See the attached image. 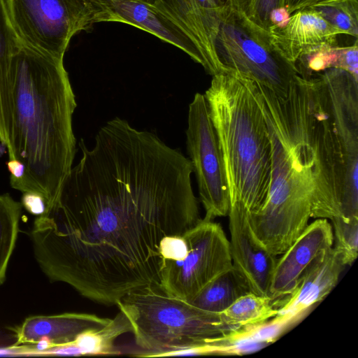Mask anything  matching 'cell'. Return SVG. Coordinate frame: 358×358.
<instances>
[{
	"instance_id": "7",
	"label": "cell",
	"mask_w": 358,
	"mask_h": 358,
	"mask_svg": "<svg viewBox=\"0 0 358 358\" xmlns=\"http://www.w3.org/2000/svg\"><path fill=\"white\" fill-rule=\"evenodd\" d=\"M215 50L226 71H237L276 92H285L298 74L296 65L271 45L267 31L229 6L220 21Z\"/></svg>"
},
{
	"instance_id": "2",
	"label": "cell",
	"mask_w": 358,
	"mask_h": 358,
	"mask_svg": "<svg viewBox=\"0 0 358 358\" xmlns=\"http://www.w3.org/2000/svg\"><path fill=\"white\" fill-rule=\"evenodd\" d=\"M64 59L24 44L11 66L9 159L24 166L22 178L11 185L36 192L46 206L56 198L76 152L72 120L77 106Z\"/></svg>"
},
{
	"instance_id": "19",
	"label": "cell",
	"mask_w": 358,
	"mask_h": 358,
	"mask_svg": "<svg viewBox=\"0 0 358 358\" xmlns=\"http://www.w3.org/2000/svg\"><path fill=\"white\" fill-rule=\"evenodd\" d=\"M23 43L9 17L5 0H0V143H8L11 125V66Z\"/></svg>"
},
{
	"instance_id": "26",
	"label": "cell",
	"mask_w": 358,
	"mask_h": 358,
	"mask_svg": "<svg viewBox=\"0 0 358 358\" xmlns=\"http://www.w3.org/2000/svg\"><path fill=\"white\" fill-rule=\"evenodd\" d=\"M283 7L282 0H257L250 20L262 29L268 31L272 13Z\"/></svg>"
},
{
	"instance_id": "3",
	"label": "cell",
	"mask_w": 358,
	"mask_h": 358,
	"mask_svg": "<svg viewBox=\"0 0 358 358\" xmlns=\"http://www.w3.org/2000/svg\"><path fill=\"white\" fill-rule=\"evenodd\" d=\"M270 139L272 168L264 206L250 215L259 241L282 255L313 218L315 152L309 77L296 75L287 89L276 92L250 79Z\"/></svg>"
},
{
	"instance_id": "24",
	"label": "cell",
	"mask_w": 358,
	"mask_h": 358,
	"mask_svg": "<svg viewBox=\"0 0 358 358\" xmlns=\"http://www.w3.org/2000/svg\"><path fill=\"white\" fill-rule=\"evenodd\" d=\"M343 34L358 37L357 0H320L308 6Z\"/></svg>"
},
{
	"instance_id": "13",
	"label": "cell",
	"mask_w": 358,
	"mask_h": 358,
	"mask_svg": "<svg viewBox=\"0 0 358 358\" xmlns=\"http://www.w3.org/2000/svg\"><path fill=\"white\" fill-rule=\"evenodd\" d=\"M154 4L177 23L196 44L210 76L226 72L215 50L225 6L220 0H156Z\"/></svg>"
},
{
	"instance_id": "6",
	"label": "cell",
	"mask_w": 358,
	"mask_h": 358,
	"mask_svg": "<svg viewBox=\"0 0 358 358\" xmlns=\"http://www.w3.org/2000/svg\"><path fill=\"white\" fill-rule=\"evenodd\" d=\"M132 326L136 344L144 354H161L202 345L231 328L224 324L220 314L199 309L189 302L150 286L128 294L117 304Z\"/></svg>"
},
{
	"instance_id": "25",
	"label": "cell",
	"mask_w": 358,
	"mask_h": 358,
	"mask_svg": "<svg viewBox=\"0 0 358 358\" xmlns=\"http://www.w3.org/2000/svg\"><path fill=\"white\" fill-rule=\"evenodd\" d=\"M334 230L335 246L345 266L352 265L358 254V218L337 216L330 219Z\"/></svg>"
},
{
	"instance_id": "22",
	"label": "cell",
	"mask_w": 358,
	"mask_h": 358,
	"mask_svg": "<svg viewBox=\"0 0 358 358\" xmlns=\"http://www.w3.org/2000/svg\"><path fill=\"white\" fill-rule=\"evenodd\" d=\"M129 332L132 333V326L124 313L120 310L106 325L81 333L73 342L80 355H119L121 352L115 342L119 336Z\"/></svg>"
},
{
	"instance_id": "21",
	"label": "cell",
	"mask_w": 358,
	"mask_h": 358,
	"mask_svg": "<svg viewBox=\"0 0 358 358\" xmlns=\"http://www.w3.org/2000/svg\"><path fill=\"white\" fill-rule=\"evenodd\" d=\"M282 301V299L249 292L220 314L221 320L231 329L261 323L278 315Z\"/></svg>"
},
{
	"instance_id": "20",
	"label": "cell",
	"mask_w": 358,
	"mask_h": 358,
	"mask_svg": "<svg viewBox=\"0 0 358 358\" xmlns=\"http://www.w3.org/2000/svg\"><path fill=\"white\" fill-rule=\"evenodd\" d=\"M249 292L245 279L233 266L210 282L187 302L203 310L220 314L238 298Z\"/></svg>"
},
{
	"instance_id": "8",
	"label": "cell",
	"mask_w": 358,
	"mask_h": 358,
	"mask_svg": "<svg viewBox=\"0 0 358 358\" xmlns=\"http://www.w3.org/2000/svg\"><path fill=\"white\" fill-rule=\"evenodd\" d=\"M11 23L24 45L64 59L72 37L100 22L96 0H5Z\"/></svg>"
},
{
	"instance_id": "5",
	"label": "cell",
	"mask_w": 358,
	"mask_h": 358,
	"mask_svg": "<svg viewBox=\"0 0 358 358\" xmlns=\"http://www.w3.org/2000/svg\"><path fill=\"white\" fill-rule=\"evenodd\" d=\"M204 96L222 153L230 206L254 214L268 196L272 157L250 78L235 71L215 75Z\"/></svg>"
},
{
	"instance_id": "23",
	"label": "cell",
	"mask_w": 358,
	"mask_h": 358,
	"mask_svg": "<svg viewBox=\"0 0 358 358\" xmlns=\"http://www.w3.org/2000/svg\"><path fill=\"white\" fill-rule=\"evenodd\" d=\"M22 208L21 202L15 201L8 193L0 194V285L6 280L17 241Z\"/></svg>"
},
{
	"instance_id": "18",
	"label": "cell",
	"mask_w": 358,
	"mask_h": 358,
	"mask_svg": "<svg viewBox=\"0 0 358 358\" xmlns=\"http://www.w3.org/2000/svg\"><path fill=\"white\" fill-rule=\"evenodd\" d=\"M294 322L282 315L265 322L241 326L212 338L201 348L203 355H243L275 342Z\"/></svg>"
},
{
	"instance_id": "30",
	"label": "cell",
	"mask_w": 358,
	"mask_h": 358,
	"mask_svg": "<svg viewBox=\"0 0 358 358\" xmlns=\"http://www.w3.org/2000/svg\"><path fill=\"white\" fill-rule=\"evenodd\" d=\"M225 6L242 13L248 18L252 15L257 0H220Z\"/></svg>"
},
{
	"instance_id": "32",
	"label": "cell",
	"mask_w": 358,
	"mask_h": 358,
	"mask_svg": "<svg viewBox=\"0 0 358 358\" xmlns=\"http://www.w3.org/2000/svg\"><path fill=\"white\" fill-rule=\"evenodd\" d=\"M282 6L287 9V12L290 15L296 10L310 6L320 0H282Z\"/></svg>"
},
{
	"instance_id": "27",
	"label": "cell",
	"mask_w": 358,
	"mask_h": 358,
	"mask_svg": "<svg viewBox=\"0 0 358 358\" xmlns=\"http://www.w3.org/2000/svg\"><path fill=\"white\" fill-rule=\"evenodd\" d=\"M159 248L164 260H182L188 251L186 241L182 235L163 238L160 242Z\"/></svg>"
},
{
	"instance_id": "1",
	"label": "cell",
	"mask_w": 358,
	"mask_h": 358,
	"mask_svg": "<svg viewBox=\"0 0 358 358\" xmlns=\"http://www.w3.org/2000/svg\"><path fill=\"white\" fill-rule=\"evenodd\" d=\"M55 200L36 216L34 254L51 282L107 306L159 286L162 239L201 219L189 159L115 117L102 126Z\"/></svg>"
},
{
	"instance_id": "10",
	"label": "cell",
	"mask_w": 358,
	"mask_h": 358,
	"mask_svg": "<svg viewBox=\"0 0 358 358\" xmlns=\"http://www.w3.org/2000/svg\"><path fill=\"white\" fill-rule=\"evenodd\" d=\"M187 150L206 211L205 220L227 216L230 199L220 145L207 100L196 93L189 106Z\"/></svg>"
},
{
	"instance_id": "15",
	"label": "cell",
	"mask_w": 358,
	"mask_h": 358,
	"mask_svg": "<svg viewBox=\"0 0 358 358\" xmlns=\"http://www.w3.org/2000/svg\"><path fill=\"white\" fill-rule=\"evenodd\" d=\"M268 34L278 52L295 64L301 55L317 48L338 45V36L343 34L319 13L307 7L290 14L282 27L271 28Z\"/></svg>"
},
{
	"instance_id": "29",
	"label": "cell",
	"mask_w": 358,
	"mask_h": 358,
	"mask_svg": "<svg viewBox=\"0 0 358 358\" xmlns=\"http://www.w3.org/2000/svg\"><path fill=\"white\" fill-rule=\"evenodd\" d=\"M21 203L29 213L36 216L43 214L46 209L45 199L36 192H23Z\"/></svg>"
},
{
	"instance_id": "9",
	"label": "cell",
	"mask_w": 358,
	"mask_h": 358,
	"mask_svg": "<svg viewBox=\"0 0 358 358\" xmlns=\"http://www.w3.org/2000/svg\"><path fill=\"white\" fill-rule=\"evenodd\" d=\"M182 236L187 255L180 261L164 260L159 287L169 295L189 301L233 264L229 242L220 224L201 219Z\"/></svg>"
},
{
	"instance_id": "31",
	"label": "cell",
	"mask_w": 358,
	"mask_h": 358,
	"mask_svg": "<svg viewBox=\"0 0 358 358\" xmlns=\"http://www.w3.org/2000/svg\"><path fill=\"white\" fill-rule=\"evenodd\" d=\"M7 168L10 173V186L20 180L24 174V164L17 159H9L6 162Z\"/></svg>"
},
{
	"instance_id": "16",
	"label": "cell",
	"mask_w": 358,
	"mask_h": 358,
	"mask_svg": "<svg viewBox=\"0 0 358 358\" xmlns=\"http://www.w3.org/2000/svg\"><path fill=\"white\" fill-rule=\"evenodd\" d=\"M345 266L333 247L320 255L303 273L292 292L283 299L278 315L296 322L306 310L330 293Z\"/></svg>"
},
{
	"instance_id": "14",
	"label": "cell",
	"mask_w": 358,
	"mask_h": 358,
	"mask_svg": "<svg viewBox=\"0 0 358 358\" xmlns=\"http://www.w3.org/2000/svg\"><path fill=\"white\" fill-rule=\"evenodd\" d=\"M334 234L328 219L317 218L278 258L270 285V295L285 299L313 261L333 246Z\"/></svg>"
},
{
	"instance_id": "17",
	"label": "cell",
	"mask_w": 358,
	"mask_h": 358,
	"mask_svg": "<svg viewBox=\"0 0 358 358\" xmlns=\"http://www.w3.org/2000/svg\"><path fill=\"white\" fill-rule=\"evenodd\" d=\"M110 320L94 314L80 313L30 316L13 329L16 338L14 345H34L40 340L47 341L50 348L70 343L81 333L103 327Z\"/></svg>"
},
{
	"instance_id": "4",
	"label": "cell",
	"mask_w": 358,
	"mask_h": 358,
	"mask_svg": "<svg viewBox=\"0 0 358 358\" xmlns=\"http://www.w3.org/2000/svg\"><path fill=\"white\" fill-rule=\"evenodd\" d=\"M315 152L313 218H358V80L329 68L310 76Z\"/></svg>"
},
{
	"instance_id": "33",
	"label": "cell",
	"mask_w": 358,
	"mask_h": 358,
	"mask_svg": "<svg viewBox=\"0 0 358 358\" xmlns=\"http://www.w3.org/2000/svg\"><path fill=\"white\" fill-rule=\"evenodd\" d=\"M146 1H149V2H151V3H154L155 2V1H156V0H146Z\"/></svg>"
},
{
	"instance_id": "11",
	"label": "cell",
	"mask_w": 358,
	"mask_h": 358,
	"mask_svg": "<svg viewBox=\"0 0 358 358\" xmlns=\"http://www.w3.org/2000/svg\"><path fill=\"white\" fill-rule=\"evenodd\" d=\"M101 8L100 22L128 24L145 31L187 54L207 71L201 50L177 23L146 0H96Z\"/></svg>"
},
{
	"instance_id": "28",
	"label": "cell",
	"mask_w": 358,
	"mask_h": 358,
	"mask_svg": "<svg viewBox=\"0 0 358 358\" xmlns=\"http://www.w3.org/2000/svg\"><path fill=\"white\" fill-rule=\"evenodd\" d=\"M340 69L345 70L358 80V41L350 45H341Z\"/></svg>"
},
{
	"instance_id": "12",
	"label": "cell",
	"mask_w": 358,
	"mask_h": 358,
	"mask_svg": "<svg viewBox=\"0 0 358 358\" xmlns=\"http://www.w3.org/2000/svg\"><path fill=\"white\" fill-rule=\"evenodd\" d=\"M228 215L234 267L245 279L250 292L271 296L269 289L277 256L257 238L250 224V213L245 208L231 206Z\"/></svg>"
}]
</instances>
